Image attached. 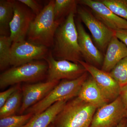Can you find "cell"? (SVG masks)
Returning <instances> with one entry per match:
<instances>
[{
	"label": "cell",
	"instance_id": "obj_1",
	"mask_svg": "<svg viewBox=\"0 0 127 127\" xmlns=\"http://www.w3.org/2000/svg\"><path fill=\"white\" fill-rule=\"evenodd\" d=\"M75 12H71L58 28L54 37L53 56L58 60H65L79 64L82 56L78 41L74 20Z\"/></svg>",
	"mask_w": 127,
	"mask_h": 127
},
{
	"label": "cell",
	"instance_id": "obj_2",
	"mask_svg": "<svg viewBox=\"0 0 127 127\" xmlns=\"http://www.w3.org/2000/svg\"><path fill=\"white\" fill-rule=\"evenodd\" d=\"M55 0H50L32 22L27 35L28 41L49 48L53 47L58 28L62 22L55 20Z\"/></svg>",
	"mask_w": 127,
	"mask_h": 127
},
{
	"label": "cell",
	"instance_id": "obj_3",
	"mask_svg": "<svg viewBox=\"0 0 127 127\" xmlns=\"http://www.w3.org/2000/svg\"><path fill=\"white\" fill-rule=\"evenodd\" d=\"M97 109L78 97L67 101L54 119V127H90Z\"/></svg>",
	"mask_w": 127,
	"mask_h": 127
},
{
	"label": "cell",
	"instance_id": "obj_4",
	"mask_svg": "<svg viewBox=\"0 0 127 127\" xmlns=\"http://www.w3.org/2000/svg\"><path fill=\"white\" fill-rule=\"evenodd\" d=\"M88 72L73 80H62L39 102L32 106L25 113L38 114L59 101L71 100L78 96L83 84L88 78Z\"/></svg>",
	"mask_w": 127,
	"mask_h": 127
},
{
	"label": "cell",
	"instance_id": "obj_5",
	"mask_svg": "<svg viewBox=\"0 0 127 127\" xmlns=\"http://www.w3.org/2000/svg\"><path fill=\"white\" fill-rule=\"evenodd\" d=\"M48 65L45 60L34 61L12 67L0 75V88L20 84L23 82L38 81L47 75Z\"/></svg>",
	"mask_w": 127,
	"mask_h": 127
},
{
	"label": "cell",
	"instance_id": "obj_6",
	"mask_svg": "<svg viewBox=\"0 0 127 127\" xmlns=\"http://www.w3.org/2000/svg\"><path fill=\"white\" fill-rule=\"evenodd\" d=\"M49 52L48 48L28 40L15 42L11 48L9 66H17L34 61L44 60Z\"/></svg>",
	"mask_w": 127,
	"mask_h": 127
},
{
	"label": "cell",
	"instance_id": "obj_7",
	"mask_svg": "<svg viewBox=\"0 0 127 127\" xmlns=\"http://www.w3.org/2000/svg\"><path fill=\"white\" fill-rule=\"evenodd\" d=\"M44 60L48 65L47 81H59L62 80L77 79L87 72L80 64L74 63L67 60H56L50 51Z\"/></svg>",
	"mask_w": 127,
	"mask_h": 127
},
{
	"label": "cell",
	"instance_id": "obj_8",
	"mask_svg": "<svg viewBox=\"0 0 127 127\" xmlns=\"http://www.w3.org/2000/svg\"><path fill=\"white\" fill-rule=\"evenodd\" d=\"M127 109L120 96L110 103L98 108L90 127H117L126 118Z\"/></svg>",
	"mask_w": 127,
	"mask_h": 127
},
{
	"label": "cell",
	"instance_id": "obj_9",
	"mask_svg": "<svg viewBox=\"0 0 127 127\" xmlns=\"http://www.w3.org/2000/svg\"><path fill=\"white\" fill-rule=\"evenodd\" d=\"M14 16L10 24L9 37L12 43L25 40L32 22L36 16L19 0H14Z\"/></svg>",
	"mask_w": 127,
	"mask_h": 127
},
{
	"label": "cell",
	"instance_id": "obj_10",
	"mask_svg": "<svg viewBox=\"0 0 127 127\" xmlns=\"http://www.w3.org/2000/svg\"><path fill=\"white\" fill-rule=\"evenodd\" d=\"M77 11L83 22L91 32L95 43L103 51L107 48L115 31L110 29L84 7H79Z\"/></svg>",
	"mask_w": 127,
	"mask_h": 127
},
{
	"label": "cell",
	"instance_id": "obj_11",
	"mask_svg": "<svg viewBox=\"0 0 127 127\" xmlns=\"http://www.w3.org/2000/svg\"><path fill=\"white\" fill-rule=\"evenodd\" d=\"M79 63L91 74L108 102L113 101L120 96L121 87L109 73L100 70L96 67L82 61Z\"/></svg>",
	"mask_w": 127,
	"mask_h": 127
},
{
	"label": "cell",
	"instance_id": "obj_12",
	"mask_svg": "<svg viewBox=\"0 0 127 127\" xmlns=\"http://www.w3.org/2000/svg\"><path fill=\"white\" fill-rule=\"evenodd\" d=\"M59 83V81H46L22 87L23 97L19 115L23 114L28 108L42 100Z\"/></svg>",
	"mask_w": 127,
	"mask_h": 127
},
{
	"label": "cell",
	"instance_id": "obj_13",
	"mask_svg": "<svg viewBox=\"0 0 127 127\" xmlns=\"http://www.w3.org/2000/svg\"><path fill=\"white\" fill-rule=\"evenodd\" d=\"M77 2L91 8L95 16L111 30H127V21L116 15L100 0H81Z\"/></svg>",
	"mask_w": 127,
	"mask_h": 127
},
{
	"label": "cell",
	"instance_id": "obj_14",
	"mask_svg": "<svg viewBox=\"0 0 127 127\" xmlns=\"http://www.w3.org/2000/svg\"><path fill=\"white\" fill-rule=\"evenodd\" d=\"M76 26L78 45L83 58L87 63L95 67L102 65L104 59L102 53L95 46L80 22H77Z\"/></svg>",
	"mask_w": 127,
	"mask_h": 127
},
{
	"label": "cell",
	"instance_id": "obj_15",
	"mask_svg": "<svg viewBox=\"0 0 127 127\" xmlns=\"http://www.w3.org/2000/svg\"><path fill=\"white\" fill-rule=\"evenodd\" d=\"M127 57V47L114 36L107 48L101 70L109 73L119 62Z\"/></svg>",
	"mask_w": 127,
	"mask_h": 127
},
{
	"label": "cell",
	"instance_id": "obj_16",
	"mask_svg": "<svg viewBox=\"0 0 127 127\" xmlns=\"http://www.w3.org/2000/svg\"><path fill=\"white\" fill-rule=\"evenodd\" d=\"M78 97L97 108L108 102L91 76L88 78L83 84Z\"/></svg>",
	"mask_w": 127,
	"mask_h": 127
},
{
	"label": "cell",
	"instance_id": "obj_17",
	"mask_svg": "<svg viewBox=\"0 0 127 127\" xmlns=\"http://www.w3.org/2000/svg\"><path fill=\"white\" fill-rule=\"evenodd\" d=\"M67 101L54 103L45 110L34 115L23 127H48L61 112Z\"/></svg>",
	"mask_w": 127,
	"mask_h": 127
},
{
	"label": "cell",
	"instance_id": "obj_18",
	"mask_svg": "<svg viewBox=\"0 0 127 127\" xmlns=\"http://www.w3.org/2000/svg\"><path fill=\"white\" fill-rule=\"evenodd\" d=\"M14 0H0V35L6 36L14 14Z\"/></svg>",
	"mask_w": 127,
	"mask_h": 127
},
{
	"label": "cell",
	"instance_id": "obj_19",
	"mask_svg": "<svg viewBox=\"0 0 127 127\" xmlns=\"http://www.w3.org/2000/svg\"><path fill=\"white\" fill-rule=\"evenodd\" d=\"M22 97V91L20 87L0 108V119L13 116L16 112H19L21 106Z\"/></svg>",
	"mask_w": 127,
	"mask_h": 127
},
{
	"label": "cell",
	"instance_id": "obj_20",
	"mask_svg": "<svg viewBox=\"0 0 127 127\" xmlns=\"http://www.w3.org/2000/svg\"><path fill=\"white\" fill-rule=\"evenodd\" d=\"M77 1L75 0H56L54 6V15L55 20L62 22L63 18L71 12L77 11Z\"/></svg>",
	"mask_w": 127,
	"mask_h": 127
},
{
	"label": "cell",
	"instance_id": "obj_21",
	"mask_svg": "<svg viewBox=\"0 0 127 127\" xmlns=\"http://www.w3.org/2000/svg\"><path fill=\"white\" fill-rule=\"evenodd\" d=\"M12 42L9 36H0V69L3 70L9 66Z\"/></svg>",
	"mask_w": 127,
	"mask_h": 127
},
{
	"label": "cell",
	"instance_id": "obj_22",
	"mask_svg": "<svg viewBox=\"0 0 127 127\" xmlns=\"http://www.w3.org/2000/svg\"><path fill=\"white\" fill-rule=\"evenodd\" d=\"M34 115L30 113L0 119V127H23Z\"/></svg>",
	"mask_w": 127,
	"mask_h": 127
},
{
	"label": "cell",
	"instance_id": "obj_23",
	"mask_svg": "<svg viewBox=\"0 0 127 127\" xmlns=\"http://www.w3.org/2000/svg\"><path fill=\"white\" fill-rule=\"evenodd\" d=\"M109 73L121 87L127 84V57L119 62Z\"/></svg>",
	"mask_w": 127,
	"mask_h": 127
},
{
	"label": "cell",
	"instance_id": "obj_24",
	"mask_svg": "<svg viewBox=\"0 0 127 127\" xmlns=\"http://www.w3.org/2000/svg\"><path fill=\"white\" fill-rule=\"evenodd\" d=\"M116 15L127 21V0H101Z\"/></svg>",
	"mask_w": 127,
	"mask_h": 127
},
{
	"label": "cell",
	"instance_id": "obj_25",
	"mask_svg": "<svg viewBox=\"0 0 127 127\" xmlns=\"http://www.w3.org/2000/svg\"><path fill=\"white\" fill-rule=\"evenodd\" d=\"M21 87L20 84H15L4 92L0 93V108L16 91Z\"/></svg>",
	"mask_w": 127,
	"mask_h": 127
},
{
	"label": "cell",
	"instance_id": "obj_26",
	"mask_svg": "<svg viewBox=\"0 0 127 127\" xmlns=\"http://www.w3.org/2000/svg\"><path fill=\"white\" fill-rule=\"evenodd\" d=\"M19 1L29 7L32 12L37 15L41 11L43 8L36 1L34 0H18Z\"/></svg>",
	"mask_w": 127,
	"mask_h": 127
},
{
	"label": "cell",
	"instance_id": "obj_27",
	"mask_svg": "<svg viewBox=\"0 0 127 127\" xmlns=\"http://www.w3.org/2000/svg\"><path fill=\"white\" fill-rule=\"evenodd\" d=\"M115 36L127 47V30H120L115 31Z\"/></svg>",
	"mask_w": 127,
	"mask_h": 127
},
{
	"label": "cell",
	"instance_id": "obj_28",
	"mask_svg": "<svg viewBox=\"0 0 127 127\" xmlns=\"http://www.w3.org/2000/svg\"><path fill=\"white\" fill-rule=\"evenodd\" d=\"M120 96L127 109V84L121 87Z\"/></svg>",
	"mask_w": 127,
	"mask_h": 127
},
{
	"label": "cell",
	"instance_id": "obj_29",
	"mask_svg": "<svg viewBox=\"0 0 127 127\" xmlns=\"http://www.w3.org/2000/svg\"><path fill=\"white\" fill-rule=\"evenodd\" d=\"M127 122V118H125L121 121L117 127H125Z\"/></svg>",
	"mask_w": 127,
	"mask_h": 127
},
{
	"label": "cell",
	"instance_id": "obj_30",
	"mask_svg": "<svg viewBox=\"0 0 127 127\" xmlns=\"http://www.w3.org/2000/svg\"><path fill=\"white\" fill-rule=\"evenodd\" d=\"M53 127V125H52V124H51V125H50V126H49V127Z\"/></svg>",
	"mask_w": 127,
	"mask_h": 127
},
{
	"label": "cell",
	"instance_id": "obj_31",
	"mask_svg": "<svg viewBox=\"0 0 127 127\" xmlns=\"http://www.w3.org/2000/svg\"><path fill=\"white\" fill-rule=\"evenodd\" d=\"M127 127V124H126V127Z\"/></svg>",
	"mask_w": 127,
	"mask_h": 127
},
{
	"label": "cell",
	"instance_id": "obj_32",
	"mask_svg": "<svg viewBox=\"0 0 127 127\" xmlns=\"http://www.w3.org/2000/svg\"><path fill=\"white\" fill-rule=\"evenodd\" d=\"M126 118H127V117H126Z\"/></svg>",
	"mask_w": 127,
	"mask_h": 127
}]
</instances>
